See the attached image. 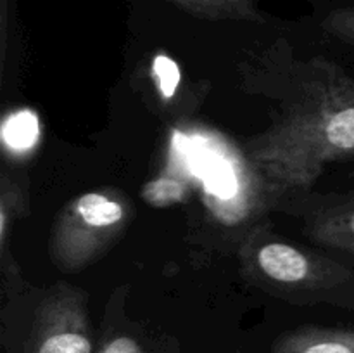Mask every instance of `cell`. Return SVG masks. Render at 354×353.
I'll list each match as a JSON object with an SVG mask.
<instances>
[{"label": "cell", "mask_w": 354, "mask_h": 353, "mask_svg": "<svg viewBox=\"0 0 354 353\" xmlns=\"http://www.w3.org/2000/svg\"><path fill=\"white\" fill-rule=\"evenodd\" d=\"M273 78V76H272ZM272 125L245 142V158L273 204L313 189L332 163L354 159V78L315 57L279 66Z\"/></svg>", "instance_id": "cell-1"}, {"label": "cell", "mask_w": 354, "mask_h": 353, "mask_svg": "<svg viewBox=\"0 0 354 353\" xmlns=\"http://www.w3.org/2000/svg\"><path fill=\"white\" fill-rule=\"evenodd\" d=\"M245 282L292 305H334L354 314V269L268 230H252L237 251Z\"/></svg>", "instance_id": "cell-2"}, {"label": "cell", "mask_w": 354, "mask_h": 353, "mask_svg": "<svg viewBox=\"0 0 354 353\" xmlns=\"http://www.w3.org/2000/svg\"><path fill=\"white\" fill-rule=\"evenodd\" d=\"M133 215V203L120 189L107 187L78 194L61 208L52 224V263L66 273L86 269L123 237Z\"/></svg>", "instance_id": "cell-3"}, {"label": "cell", "mask_w": 354, "mask_h": 353, "mask_svg": "<svg viewBox=\"0 0 354 353\" xmlns=\"http://www.w3.org/2000/svg\"><path fill=\"white\" fill-rule=\"evenodd\" d=\"M7 353H95L88 298L68 282L45 289L23 325L3 332Z\"/></svg>", "instance_id": "cell-4"}, {"label": "cell", "mask_w": 354, "mask_h": 353, "mask_svg": "<svg viewBox=\"0 0 354 353\" xmlns=\"http://www.w3.org/2000/svg\"><path fill=\"white\" fill-rule=\"evenodd\" d=\"M275 208L297 218L303 234L313 244L354 256V192L317 194L310 190L280 201Z\"/></svg>", "instance_id": "cell-5"}, {"label": "cell", "mask_w": 354, "mask_h": 353, "mask_svg": "<svg viewBox=\"0 0 354 353\" xmlns=\"http://www.w3.org/2000/svg\"><path fill=\"white\" fill-rule=\"evenodd\" d=\"M28 213V194L24 187L9 175L0 179V273H2L3 294L14 298L24 289L23 275L9 253V235L14 224Z\"/></svg>", "instance_id": "cell-6"}, {"label": "cell", "mask_w": 354, "mask_h": 353, "mask_svg": "<svg viewBox=\"0 0 354 353\" xmlns=\"http://www.w3.org/2000/svg\"><path fill=\"white\" fill-rule=\"evenodd\" d=\"M272 353H354V327L301 325L272 343Z\"/></svg>", "instance_id": "cell-7"}, {"label": "cell", "mask_w": 354, "mask_h": 353, "mask_svg": "<svg viewBox=\"0 0 354 353\" xmlns=\"http://www.w3.org/2000/svg\"><path fill=\"white\" fill-rule=\"evenodd\" d=\"M95 353H158L152 339L123 315H111L107 308Z\"/></svg>", "instance_id": "cell-8"}, {"label": "cell", "mask_w": 354, "mask_h": 353, "mask_svg": "<svg viewBox=\"0 0 354 353\" xmlns=\"http://www.w3.org/2000/svg\"><path fill=\"white\" fill-rule=\"evenodd\" d=\"M38 137H40V125L33 111H16L3 120L2 138L7 151L23 154L37 144Z\"/></svg>", "instance_id": "cell-9"}, {"label": "cell", "mask_w": 354, "mask_h": 353, "mask_svg": "<svg viewBox=\"0 0 354 353\" xmlns=\"http://www.w3.org/2000/svg\"><path fill=\"white\" fill-rule=\"evenodd\" d=\"M189 180L176 173H161L142 187V197L149 206L166 208L183 203L190 194Z\"/></svg>", "instance_id": "cell-10"}, {"label": "cell", "mask_w": 354, "mask_h": 353, "mask_svg": "<svg viewBox=\"0 0 354 353\" xmlns=\"http://www.w3.org/2000/svg\"><path fill=\"white\" fill-rule=\"evenodd\" d=\"M207 19H256L254 0H173Z\"/></svg>", "instance_id": "cell-11"}, {"label": "cell", "mask_w": 354, "mask_h": 353, "mask_svg": "<svg viewBox=\"0 0 354 353\" xmlns=\"http://www.w3.org/2000/svg\"><path fill=\"white\" fill-rule=\"evenodd\" d=\"M322 28L337 40L354 45V7L335 9L322 21Z\"/></svg>", "instance_id": "cell-12"}, {"label": "cell", "mask_w": 354, "mask_h": 353, "mask_svg": "<svg viewBox=\"0 0 354 353\" xmlns=\"http://www.w3.org/2000/svg\"><path fill=\"white\" fill-rule=\"evenodd\" d=\"M154 73H156V83L161 92V96L169 97L175 93L176 85L180 82V73L175 62L166 55H158L154 61Z\"/></svg>", "instance_id": "cell-13"}]
</instances>
